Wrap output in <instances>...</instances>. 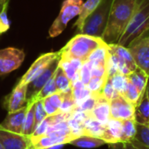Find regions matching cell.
<instances>
[{"label":"cell","instance_id":"6da1fadb","mask_svg":"<svg viewBox=\"0 0 149 149\" xmlns=\"http://www.w3.org/2000/svg\"><path fill=\"white\" fill-rule=\"evenodd\" d=\"M144 0H113L102 39L107 45L118 44L129 22Z\"/></svg>","mask_w":149,"mask_h":149},{"label":"cell","instance_id":"7a4b0ae2","mask_svg":"<svg viewBox=\"0 0 149 149\" xmlns=\"http://www.w3.org/2000/svg\"><path fill=\"white\" fill-rule=\"evenodd\" d=\"M104 44L106 42L101 38L78 33L58 52L61 58H77L85 62L95 49Z\"/></svg>","mask_w":149,"mask_h":149},{"label":"cell","instance_id":"3957f363","mask_svg":"<svg viewBox=\"0 0 149 149\" xmlns=\"http://www.w3.org/2000/svg\"><path fill=\"white\" fill-rule=\"evenodd\" d=\"M113 0H102L98 7L86 18L79 33L101 38L106 31Z\"/></svg>","mask_w":149,"mask_h":149},{"label":"cell","instance_id":"277c9868","mask_svg":"<svg viewBox=\"0 0 149 149\" xmlns=\"http://www.w3.org/2000/svg\"><path fill=\"white\" fill-rule=\"evenodd\" d=\"M149 28V0H144L129 22L118 45L127 46L135 38Z\"/></svg>","mask_w":149,"mask_h":149},{"label":"cell","instance_id":"5b68a950","mask_svg":"<svg viewBox=\"0 0 149 149\" xmlns=\"http://www.w3.org/2000/svg\"><path fill=\"white\" fill-rule=\"evenodd\" d=\"M83 3L82 0H65L62 3L59 14L55 18L49 30V37L56 38L60 35L66 28L69 21L79 16Z\"/></svg>","mask_w":149,"mask_h":149},{"label":"cell","instance_id":"8992f818","mask_svg":"<svg viewBox=\"0 0 149 149\" xmlns=\"http://www.w3.org/2000/svg\"><path fill=\"white\" fill-rule=\"evenodd\" d=\"M25 54L23 50L7 47L0 50V76L17 70L24 62Z\"/></svg>","mask_w":149,"mask_h":149},{"label":"cell","instance_id":"52a82bcc","mask_svg":"<svg viewBox=\"0 0 149 149\" xmlns=\"http://www.w3.org/2000/svg\"><path fill=\"white\" fill-rule=\"evenodd\" d=\"M108 52L117 59L119 73L127 76L137 69L133 56L127 47L118 44L108 45Z\"/></svg>","mask_w":149,"mask_h":149},{"label":"cell","instance_id":"ba28073f","mask_svg":"<svg viewBox=\"0 0 149 149\" xmlns=\"http://www.w3.org/2000/svg\"><path fill=\"white\" fill-rule=\"evenodd\" d=\"M60 57L59 52H47L40 55L31 65L28 71L24 74V76L17 82L18 85H28L35 78L43 72V71L56 58Z\"/></svg>","mask_w":149,"mask_h":149},{"label":"cell","instance_id":"9c48e42d","mask_svg":"<svg viewBox=\"0 0 149 149\" xmlns=\"http://www.w3.org/2000/svg\"><path fill=\"white\" fill-rule=\"evenodd\" d=\"M60 57L54 59L44 71L41 74H39L37 78H35L31 82L27 85L26 90V102L33 100L37 94L41 91V89L45 86V85L49 81V79L53 76L56 70L59 65Z\"/></svg>","mask_w":149,"mask_h":149},{"label":"cell","instance_id":"30bf717a","mask_svg":"<svg viewBox=\"0 0 149 149\" xmlns=\"http://www.w3.org/2000/svg\"><path fill=\"white\" fill-rule=\"evenodd\" d=\"M127 47L131 52L136 66L149 77V46L146 42L138 36Z\"/></svg>","mask_w":149,"mask_h":149},{"label":"cell","instance_id":"8fae6325","mask_svg":"<svg viewBox=\"0 0 149 149\" xmlns=\"http://www.w3.org/2000/svg\"><path fill=\"white\" fill-rule=\"evenodd\" d=\"M0 144L3 149H31V136L17 134L0 124Z\"/></svg>","mask_w":149,"mask_h":149},{"label":"cell","instance_id":"7c38bea8","mask_svg":"<svg viewBox=\"0 0 149 149\" xmlns=\"http://www.w3.org/2000/svg\"><path fill=\"white\" fill-rule=\"evenodd\" d=\"M134 107L127 101L121 95L110 101V117L113 120H124L134 119Z\"/></svg>","mask_w":149,"mask_h":149},{"label":"cell","instance_id":"4fadbf2b","mask_svg":"<svg viewBox=\"0 0 149 149\" xmlns=\"http://www.w3.org/2000/svg\"><path fill=\"white\" fill-rule=\"evenodd\" d=\"M26 90L27 85L17 84L11 93L5 97L3 106L8 113L16 112L26 106Z\"/></svg>","mask_w":149,"mask_h":149},{"label":"cell","instance_id":"5bb4252c","mask_svg":"<svg viewBox=\"0 0 149 149\" xmlns=\"http://www.w3.org/2000/svg\"><path fill=\"white\" fill-rule=\"evenodd\" d=\"M27 111H28V105L26 103V106H24L23 108L16 112L8 113L7 117L4 119V120L1 125L4 128L11 132L23 134V128H24V124Z\"/></svg>","mask_w":149,"mask_h":149},{"label":"cell","instance_id":"9a60e30c","mask_svg":"<svg viewBox=\"0 0 149 149\" xmlns=\"http://www.w3.org/2000/svg\"><path fill=\"white\" fill-rule=\"evenodd\" d=\"M88 117L97 120L102 125H107L110 120V101L106 100L100 94L93 109L87 113Z\"/></svg>","mask_w":149,"mask_h":149},{"label":"cell","instance_id":"2e32d148","mask_svg":"<svg viewBox=\"0 0 149 149\" xmlns=\"http://www.w3.org/2000/svg\"><path fill=\"white\" fill-rule=\"evenodd\" d=\"M83 65V61L77 58H61L59 60V67L65 72L72 83L79 79V71Z\"/></svg>","mask_w":149,"mask_h":149},{"label":"cell","instance_id":"e0dca14e","mask_svg":"<svg viewBox=\"0 0 149 149\" xmlns=\"http://www.w3.org/2000/svg\"><path fill=\"white\" fill-rule=\"evenodd\" d=\"M120 134H121V120L110 119L107 125H105L104 132L101 135L107 144H113L120 141Z\"/></svg>","mask_w":149,"mask_h":149},{"label":"cell","instance_id":"ac0fdd59","mask_svg":"<svg viewBox=\"0 0 149 149\" xmlns=\"http://www.w3.org/2000/svg\"><path fill=\"white\" fill-rule=\"evenodd\" d=\"M135 126V135L128 142L138 149H149V125H141L136 123Z\"/></svg>","mask_w":149,"mask_h":149},{"label":"cell","instance_id":"d6986e66","mask_svg":"<svg viewBox=\"0 0 149 149\" xmlns=\"http://www.w3.org/2000/svg\"><path fill=\"white\" fill-rule=\"evenodd\" d=\"M134 120L138 124L149 125V99L147 92L134 108Z\"/></svg>","mask_w":149,"mask_h":149},{"label":"cell","instance_id":"ffe728a7","mask_svg":"<svg viewBox=\"0 0 149 149\" xmlns=\"http://www.w3.org/2000/svg\"><path fill=\"white\" fill-rule=\"evenodd\" d=\"M71 145L80 148H96L107 144V142L99 137L90 136V135H80L70 141Z\"/></svg>","mask_w":149,"mask_h":149},{"label":"cell","instance_id":"44dd1931","mask_svg":"<svg viewBox=\"0 0 149 149\" xmlns=\"http://www.w3.org/2000/svg\"><path fill=\"white\" fill-rule=\"evenodd\" d=\"M64 93L56 92L42 100L44 108L47 113V115H54L58 112H59V108L62 103Z\"/></svg>","mask_w":149,"mask_h":149},{"label":"cell","instance_id":"7402d4cb","mask_svg":"<svg viewBox=\"0 0 149 149\" xmlns=\"http://www.w3.org/2000/svg\"><path fill=\"white\" fill-rule=\"evenodd\" d=\"M127 78L137 88V90L141 95V99H142V97L146 92V89H147L148 80L149 78L148 74L137 67V69L135 71H134L133 72H131L129 75H127Z\"/></svg>","mask_w":149,"mask_h":149},{"label":"cell","instance_id":"603a6c76","mask_svg":"<svg viewBox=\"0 0 149 149\" xmlns=\"http://www.w3.org/2000/svg\"><path fill=\"white\" fill-rule=\"evenodd\" d=\"M102 0H86L84 3H83V7H82V10L79 16V18L77 19V21L74 23L73 27L77 28V32L79 33L83 26V24L86 20V18L98 7V5L100 3Z\"/></svg>","mask_w":149,"mask_h":149},{"label":"cell","instance_id":"cb8c5ba5","mask_svg":"<svg viewBox=\"0 0 149 149\" xmlns=\"http://www.w3.org/2000/svg\"><path fill=\"white\" fill-rule=\"evenodd\" d=\"M37 100H30L27 101L28 111L26 113L25 120L23 128V134L26 136H31L33 132L35 131V103Z\"/></svg>","mask_w":149,"mask_h":149},{"label":"cell","instance_id":"d4e9b609","mask_svg":"<svg viewBox=\"0 0 149 149\" xmlns=\"http://www.w3.org/2000/svg\"><path fill=\"white\" fill-rule=\"evenodd\" d=\"M134 119L121 120V134H120V141L127 142L130 141L135 135L136 126Z\"/></svg>","mask_w":149,"mask_h":149},{"label":"cell","instance_id":"484cf974","mask_svg":"<svg viewBox=\"0 0 149 149\" xmlns=\"http://www.w3.org/2000/svg\"><path fill=\"white\" fill-rule=\"evenodd\" d=\"M54 79L58 92L65 93L72 90V82L68 79L65 72L59 67V65L54 73Z\"/></svg>","mask_w":149,"mask_h":149},{"label":"cell","instance_id":"4316f807","mask_svg":"<svg viewBox=\"0 0 149 149\" xmlns=\"http://www.w3.org/2000/svg\"><path fill=\"white\" fill-rule=\"evenodd\" d=\"M128 80V79H127ZM121 96L127 100L128 101L129 103H131L134 108L135 107L137 106V104L140 102V100H141V95L137 90V88L128 80L127 81V86L124 90V92L122 93Z\"/></svg>","mask_w":149,"mask_h":149},{"label":"cell","instance_id":"83f0119b","mask_svg":"<svg viewBox=\"0 0 149 149\" xmlns=\"http://www.w3.org/2000/svg\"><path fill=\"white\" fill-rule=\"evenodd\" d=\"M76 103L75 100L73 99L72 96V90L64 93V96H63V100H62V103L59 108V112L65 113L67 115H71L72 113H74V111L76 110Z\"/></svg>","mask_w":149,"mask_h":149},{"label":"cell","instance_id":"f1b7e54d","mask_svg":"<svg viewBox=\"0 0 149 149\" xmlns=\"http://www.w3.org/2000/svg\"><path fill=\"white\" fill-rule=\"evenodd\" d=\"M58 92V89H57V86H56V84H55V79H54V74L53 76L49 79V81L45 85V86L41 89V91L37 94V96L33 99L35 100H43L44 98L54 93ZM30 101V100H29Z\"/></svg>","mask_w":149,"mask_h":149},{"label":"cell","instance_id":"f546056e","mask_svg":"<svg viewBox=\"0 0 149 149\" xmlns=\"http://www.w3.org/2000/svg\"><path fill=\"white\" fill-rule=\"evenodd\" d=\"M113 86V88L117 91V93L121 95L122 93L124 92L127 84V78L125 75H122L120 73H116L113 76L108 78Z\"/></svg>","mask_w":149,"mask_h":149},{"label":"cell","instance_id":"4dcf8cb0","mask_svg":"<svg viewBox=\"0 0 149 149\" xmlns=\"http://www.w3.org/2000/svg\"><path fill=\"white\" fill-rule=\"evenodd\" d=\"M55 125V118L54 115H48L35 129V131L33 132L31 136H41L46 134L48 128L52 126Z\"/></svg>","mask_w":149,"mask_h":149},{"label":"cell","instance_id":"1f68e13d","mask_svg":"<svg viewBox=\"0 0 149 149\" xmlns=\"http://www.w3.org/2000/svg\"><path fill=\"white\" fill-rule=\"evenodd\" d=\"M92 63L88 60L83 62V65L80 68V71H79V79L80 81L85 85L86 86L91 78H92Z\"/></svg>","mask_w":149,"mask_h":149},{"label":"cell","instance_id":"d6a6232c","mask_svg":"<svg viewBox=\"0 0 149 149\" xmlns=\"http://www.w3.org/2000/svg\"><path fill=\"white\" fill-rule=\"evenodd\" d=\"M107 78H99V77H92L89 83L86 85V87L93 93H100L106 81Z\"/></svg>","mask_w":149,"mask_h":149},{"label":"cell","instance_id":"836d02e7","mask_svg":"<svg viewBox=\"0 0 149 149\" xmlns=\"http://www.w3.org/2000/svg\"><path fill=\"white\" fill-rule=\"evenodd\" d=\"M100 95L102 97H104L106 100L111 101L113 99L116 98L120 94L113 88V86L110 79L107 78V81H106V83H105V85H104V86H103V88H102V90L100 92Z\"/></svg>","mask_w":149,"mask_h":149},{"label":"cell","instance_id":"e575fe53","mask_svg":"<svg viewBox=\"0 0 149 149\" xmlns=\"http://www.w3.org/2000/svg\"><path fill=\"white\" fill-rule=\"evenodd\" d=\"M47 113L44 108L43 106V102L42 100H38L35 103V127L37 128V127L47 117ZM35 128V129H36Z\"/></svg>","mask_w":149,"mask_h":149},{"label":"cell","instance_id":"d590c367","mask_svg":"<svg viewBox=\"0 0 149 149\" xmlns=\"http://www.w3.org/2000/svg\"><path fill=\"white\" fill-rule=\"evenodd\" d=\"M7 7H8V1L5 3L3 9L0 12V34L6 32L10 29V22L7 15Z\"/></svg>","mask_w":149,"mask_h":149},{"label":"cell","instance_id":"8d00e7d4","mask_svg":"<svg viewBox=\"0 0 149 149\" xmlns=\"http://www.w3.org/2000/svg\"><path fill=\"white\" fill-rule=\"evenodd\" d=\"M110 149H126L125 142H116L113 144H108Z\"/></svg>","mask_w":149,"mask_h":149},{"label":"cell","instance_id":"74e56055","mask_svg":"<svg viewBox=\"0 0 149 149\" xmlns=\"http://www.w3.org/2000/svg\"><path fill=\"white\" fill-rule=\"evenodd\" d=\"M139 36L146 42V44L149 46V28H148L147 30H145V31H144L142 33H141Z\"/></svg>","mask_w":149,"mask_h":149},{"label":"cell","instance_id":"f35d334b","mask_svg":"<svg viewBox=\"0 0 149 149\" xmlns=\"http://www.w3.org/2000/svg\"><path fill=\"white\" fill-rule=\"evenodd\" d=\"M125 146H126V149H138L136 148H134L131 143H129L128 141L127 142H125Z\"/></svg>","mask_w":149,"mask_h":149},{"label":"cell","instance_id":"ab89813d","mask_svg":"<svg viewBox=\"0 0 149 149\" xmlns=\"http://www.w3.org/2000/svg\"><path fill=\"white\" fill-rule=\"evenodd\" d=\"M146 92H147V93H148V99H149V78H148V85H147Z\"/></svg>","mask_w":149,"mask_h":149},{"label":"cell","instance_id":"60d3db41","mask_svg":"<svg viewBox=\"0 0 149 149\" xmlns=\"http://www.w3.org/2000/svg\"><path fill=\"white\" fill-rule=\"evenodd\" d=\"M4 4H5V3H4ZM4 4H3V3H0V12H1V11H2V10L3 9Z\"/></svg>","mask_w":149,"mask_h":149},{"label":"cell","instance_id":"b9f144b4","mask_svg":"<svg viewBox=\"0 0 149 149\" xmlns=\"http://www.w3.org/2000/svg\"><path fill=\"white\" fill-rule=\"evenodd\" d=\"M7 1H8V0H0V3H3V4H4Z\"/></svg>","mask_w":149,"mask_h":149},{"label":"cell","instance_id":"7bdbcfd3","mask_svg":"<svg viewBox=\"0 0 149 149\" xmlns=\"http://www.w3.org/2000/svg\"><path fill=\"white\" fill-rule=\"evenodd\" d=\"M0 149H3V147H2V145H1V144H0Z\"/></svg>","mask_w":149,"mask_h":149}]
</instances>
